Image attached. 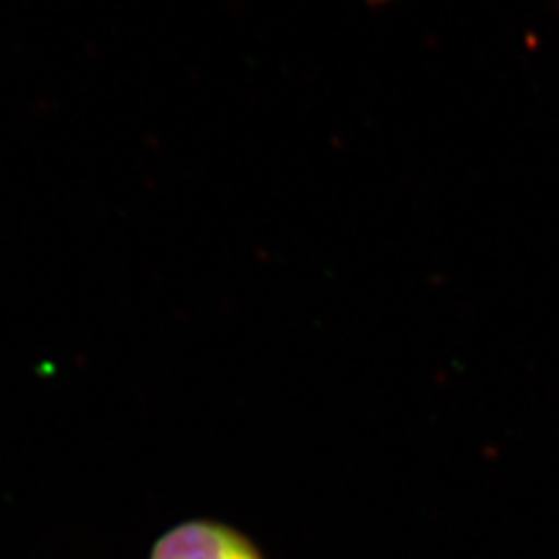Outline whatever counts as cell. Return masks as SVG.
<instances>
[{
  "instance_id": "1",
  "label": "cell",
  "mask_w": 559,
  "mask_h": 559,
  "mask_svg": "<svg viewBox=\"0 0 559 559\" xmlns=\"http://www.w3.org/2000/svg\"><path fill=\"white\" fill-rule=\"evenodd\" d=\"M152 559H263L255 545L221 522L193 520L162 537Z\"/></svg>"
}]
</instances>
